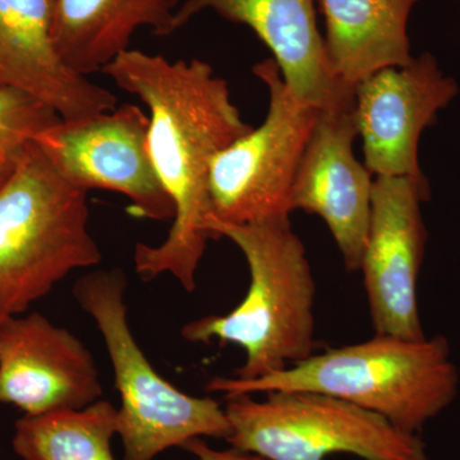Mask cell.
<instances>
[{
  "label": "cell",
  "instance_id": "cell-5",
  "mask_svg": "<svg viewBox=\"0 0 460 460\" xmlns=\"http://www.w3.org/2000/svg\"><path fill=\"white\" fill-rule=\"evenodd\" d=\"M126 289L120 269L89 272L74 287L75 301L95 320L113 365L122 402L118 436L123 460H154L196 438L228 440L232 426L219 402L181 392L148 362L129 329Z\"/></svg>",
  "mask_w": 460,
  "mask_h": 460
},
{
  "label": "cell",
  "instance_id": "cell-1",
  "mask_svg": "<svg viewBox=\"0 0 460 460\" xmlns=\"http://www.w3.org/2000/svg\"><path fill=\"white\" fill-rule=\"evenodd\" d=\"M102 72L150 111L148 154L175 208L163 243L136 246V272L144 280L171 274L192 293L199 262L213 239L208 230L211 163L252 127L233 104L228 83L204 60L171 62L129 49Z\"/></svg>",
  "mask_w": 460,
  "mask_h": 460
},
{
  "label": "cell",
  "instance_id": "cell-3",
  "mask_svg": "<svg viewBox=\"0 0 460 460\" xmlns=\"http://www.w3.org/2000/svg\"><path fill=\"white\" fill-rule=\"evenodd\" d=\"M208 230L213 239L228 238L242 251L250 288L232 313L190 321L181 337L239 345L246 353L235 371L239 380L268 376L313 356L316 284L290 220L250 226L208 220Z\"/></svg>",
  "mask_w": 460,
  "mask_h": 460
},
{
  "label": "cell",
  "instance_id": "cell-16",
  "mask_svg": "<svg viewBox=\"0 0 460 460\" xmlns=\"http://www.w3.org/2000/svg\"><path fill=\"white\" fill-rule=\"evenodd\" d=\"M420 0H320L332 72L356 86L381 69L413 59L408 22Z\"/></svg>",
  "mask_w": 460,
  "mask_h": 460
},
{
  "label": "cell",
  "instance_id": "cell-20",
  "mask_svg": "<svg viewBox=\"0 0 460 460\" xmlns=\"http://www.w3.org/2000/svg\"><path fill=\"white\" fill-rule=\"evenodd\" d=\"M14 159H16V156H0V183L8 177L9 172L13 168Z\"/></svg>",
  "mask_w": 460,
  "mask_h": 460
},
{
  "label": "cell",
  "instance_id": "cell-13",
  "mask_svg": "<svg viewBox=\"0 0 460 460\" xmlns=\"http://www.w3.org/2000/svg\"><path fill=\"white\" fill-rule=\"evenodd\" d=\"M205 11L250 27L271 50L284 83L317 111L356 108L354 89L339 80L317 29L314 0H184L172 22L178 31Z\"/></svg>",
  "mask_w": 460,
  "mask_h": 460
},
{
  "label": "cell",
  "instance_id": "cell-15",
  "mask_svg": "<svg viewBox=\"0 0 460 460\" xmlns=\"http://www.w3.org/2000/svg\"><path fill=\"white\" fill-rule=\"evenodd\" d=\"M178 7L180 0H53L54 45L66 68L87 77L129 50L141 27L172 35Z\"/></svg>",
  "mask_w": 460,
  "mask_h": 460
},
{
  "label": "cell",
  "instance_id": "cell-12",
  "mask_svg": "<svg viewBox=\"0 0 460 460\" xmlns=\"http://www.w3.org/2000/svg\"><path fill=\"white\" fill-rule=\"evenodd\" d=\"M356 108L319 111L290 195L292 211L319 215L345 268L358 271L371 219L372 174L354 156Z\"/></svg>",
  "mask_w": 460,
  "mask_h": 460
},
{
  "label": "cell",
  "instance_id": "cell-11",
  "mask_svg": "<svg viewBox=\"0 0 460 460\" xmlns=\"http://www.w3.org/2000/svg\"><path fill=\"white\" fill-rule=\"evenodd\" d=\"M102 395L93 354L40 314L0 320V402L27 416L81 410Z\"/></svg>",
  "mask_w": 460,
  "mask_h": 460
},
{
  "label": "cell",
  "instance_id": "cell-18",
  "mask_svg": "<svg viewBox=\"0 0 460 460\" xmlns=\"http://www.w3.org/2000/svg\"><path fill=\"white\" fill-rule=\"evenodd\" d=\"M59 119L31 96L0 87V156H16L39 132Z\"/></svg>",
  "mask_w": 460,
  "mask_h": 460
},
{
  "label": "cell",
  "instance_id": "cell-21",
  "mask_svg": "<svg viewBox=\"0 0 460 460\" xmlns=\"http://www.w3.org/2000/svg\"><path fill=\"white\" fill-rule=\"evenodd\" d=\"M459 2H460V0H459Z\"/></svg>",
  "mask_w": 460,
  "mask_h": 460
},
{
  "label": "cell",
  "instance_id": "cell-10",
  "mask_svg": "<svg viewBox=\"0 0 460 460\" xmlns=\"http://www.w3.org/2000/svg\"><path fill=\"white\" fill-rule=\"evenodd\" d=\"M456 81L429 53L407 66L381 69L354 86L356 119L366 168L375 177H425L422 132L458 95Z\"/></svg>",
  "mask_w": 460,
  "mask_h": 460
},
{
  "label": "cell",
  "instance_id": "cell-9",
  "mask_svg": "<svg viewBox=\"0 0 460 460\" xmlns=\"http://www.w3.org/2000/svg\"><path fill=\"white\" fill-rule=\"evenodd\" d=\"M426 177H376L361 268L375 334L410 341L426 338L419 308V279L425 257L422 205Z\"/></svg>",
  "mask_w": 460,
  "mask_h": 460
},
{
  "label": "cell",
  "instance_id": "cell-7",
  "mask_svg": "<svg viewBox=\"0 0 460 460\" xmlns=\"http://www.w3.org/2000/svg\"><path fill=\"white\" fill-rule=\"evenodd\" d=\"M253 75L268 87V115L211 163L208 220L215 222L250 226L290 220L296 169L319 114L293 95L272 58L257 63Z\"/></svg>",
  "mask_w": 460,
  "mask_h": 460
},
{
  "label": "cell",
  "instance_id": "cell-17",
  "mask_svg": "<svg viewBox=\"0 0 460 460\" xmlns=\"http://www.w3.org/2000/svg\"><path fill=\"white\" fill-rule=\"evenodd\" d=\"M118 410L99 401L81 410L25 416L14 428V453L22 460H115Z\"/></svg>",
  "mask_w": 460,
  "mask_h": 460
},
{
  "label": "cell",
  "instance_id": "cell-2",
  "mask_svg": "<svg viewBox=\"0 0 460 460\" xmlns=\"http://www.w3.org/2000/svg\"><path fill=\"white\" fill-rule=\"evenodd\" d=\"M459 381L447 338L410 341L375 334L363 343L313 354L268 376L214 377L206 387L226 399L272 392L332 395L419 435L456 401Z\"/></svg>",
  "mask_w": 460,
  "mask_h": 460
},
{
  "label": "cell",
  "instance_id": "cell-4",
  "mask_svg": "<svg viewBox=\"0 0 460 460\" xmlns=\"http://www.w3.org/2000/svg\"><path fill=\"white\" fill-rule=\"evenodd\" d=\"M89 217L86 190L60 177L32 141L21 148L0 183V320L102 262Z\"/></svg>",
  "mask_w": 460,
  "mask_h": 460
},
{
  "label": "cell",
  "instance_id": "cell-14",
  "mask_svg": "<svg viewBox=\"0 0 460 460\" xmlns=\"http://www.w3.org/2000/svg\"><path fill=\"white\" fill-rule=\"evenodd\" d=\"M0 87L72 120L117 108V96L66 68L53 40V0H0Z\"/></svg>",
  "mask_w": 460,
  "mask_h": 460
},
{
  "label": "cell",
  "instance_id": "cell-6",
  "mask_svg": "<svg viewBox=\"0 0 460 460\" xmlns=\"http://www.w3.org/2000/svg\"><path fill=\"white\" fill-rule=\"evenodd\" d=\"M235 449L268 460H323L350 454L362 460H429L419 435L394 428L384 417L335 396L272 392L226 399Z\"/></svg>",
  "mask_w": 460,
  "mask_h": 460
},
{
  "label": "cell",
  "instance_id": "cell-19",
  "mask_svg": "<svg viewBox=\"0 0 460 460\" xmlns=\"http://www.w3.org/2000/svg\"><path fill=\"white\" fill-rule=\"evenodd\" d=\"M181 449L193 454L198 460H268L257 454L243 452L233 447L226 450L214 449L206 444L202 438H192L184 444Z\"/></svg>",
  "mask_w": 460,
  "mask_h": 460
},
{
  "label": "cell",
  "instance_id": "cell-8",
  "mask_svg": "<svg viewBox=\"0 0 460 460\" xmlns=\"http://www.w3.org/2000/svg\"><path fill=\"white\" fill-rule=\"evenodd\" d=\"M150 118L137 105L59 119L32 138L60 177L86 190H108L129 199L141 219H174L171 196L157 177L147 148Z\"/></svg>",
  "mask_w": 460,
  "mask_h": 460
}]
</instances>
